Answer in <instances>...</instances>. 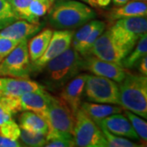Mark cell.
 Segmentation results:
<instances>
[{
  "instance_id": "cell-9",
  "label": "cell",
  "mask_w": 147,
  "mask_h": 147,
  "mask_svg": "<svg viewBox=\"0 0 147 147\" xmlns=\"http://www.w3.org/2000/svg\"><path fill=\"white\" fill-rule=\"evenodd\" d=\"M127 54L126 50L117 43L108 29L97 38L88 55H92L101 60L121 65L122 60Z\"/></svg>"
},
{
  "instance_id": "cell-40",
  "label": "cell",
  "mask_w": 147,
  "mask_h": 147,
  "mask_svg": "<svg viewBox=\"0 0 147 147\" xmlns=\"http://www.w3.org/2000/svg\"><path fill=\"white\" fill-rule=\"evenodd\" d=\"M50 1H51V3H53H53H54V2H55V0H50Z\"/></svg>"
},
{
  "instance_id": "cell-16",
  "label": "cell",
  "mask_w": 147,
  "mask_h": 147,
  "mask_svg": "<svg viewBox=\"0 0 147 147\" xmlns=\"http://www.w3.org/2000/svg\"><path fill=\"white\" fill-rule=\"evenodd\" d=\"M42 25L33 24L25 20H17L0 30V35L21 42L28 40L41 30Z\"/></svg>"
},
{
  "instance_id": "cell-11",
  "label": "cell",
  "mask_w": 147,
  "mask_h": 147,
  "mask_svg": "<svg viewBox=\"0 0 147 147\" xmlns=\"http://www.w3.org/2000/svg\"><path fill=\"white\" fill-rule=\"evenodd\" d=\"M83 70L112 79L118 84L123 79L127 72V69L119 64L104 61L92 55L83 57Z\"/></svg>"
},
{
  "instance_id": "cell-35",
  "label": "cell",
  "mask_w": 147,
  "mask_h": 147,
  "mask_svg": "<svg viewBox=\"0 0 147 147\" xmlns=\"http://www.w3.org/2000/svg\"><path fill=\"white\" fill-rule=\"evenodd\" d=\"M111 2L112 0H95L96 7H101V8H105L108 7L111 3Z\"/></svg>"
},
{
  "instance_id": "cell-19",
  "label": "cell",
  "mask_w": 147,
  "mask_h": 147,
  "mask_svg": "<svg viewBox=\"0 0 147 147\" xmlns=\"http://www.w3.org/2000/svg\"><path fill=\"white\" fill-rule=\"evenodd\" d=\"M19 126L25 131L47 135L48 125L44 118L32 111H22L19 118Z\"/></svg>"
},
{
  "instance_id": "cell-15",
  "label": "cell",
  "mask_w": 147,
  "mask_h": 147,
  "mask_svg": "<svg viewBox=\"0 0 147 147\" xmlns=\"http://www.w3.org/2000/svg\"><path fill=\"white\" fill-rule=\"evenodd\" d=\"M52 95L44 89L29 92L19 97L21 111H32L45 118Z\"/></svg>"
},
{
  "instance_id": "cell-23",
  "label": "cell",
  "mask_w": 147,
  "mask_h": 147,
  "mask_svg": "<svg viewBox=\"0 0 147 147\" xmlns=\"http://www.w3.org/2000/svg\"><path fill=\"white\" fill-rule=\"evenodd\" d=\"M52 6L41 0H32L28 7V15L26 21L33 24H38L39 18L45 16L49 11Z\"/></svg>"
},
{
  "instance_id": "cell-30",
  "label": "cell",
  "mask_w": 147,
  "mask_h": 147,
  "mask_svg": "<svg viewBox=\"0 0 147 147\" xmlns=\"http://www.w3.org/2000/svg\"><path fill=\"white\" fill-rule=\"evenodd\" d=\"M21 127L12 119L0 125V135L11 140L18 141L21 135Z\"/></svg>"
},
{
  "instance_id": "cell-10",
  "label": "cell",
  "mask_w": 147,
  "mask_h": 147,
  "mask_svg": "<svg viewBox=\"0 0 147 147\" xmlns=\"http://www.w3.org/2000/svg\"><path fill=\"white\" fill-rule=\"evenodd\" d=\"M74 32L71 30H57L53 32V35L43 55L36 61L32 62L33 70L39 71L44 68L46 64L52 59L59 56L71 47Z\"/></svg>"
},
{
  "instance_id": "cell-8",
  "label": "cell",
  "mask_w": 147,
  "mask_h": 147,
  "mask_svg": "<svg viewBox=\"0 0 147 147\" xmlns=\"http://www.w3.org/2000/svg\"><path fill=\"white\" fill-rule=\"evenodd\" d=\"M44 119L48 125V131L65 132L73 135L75 114L60 96L52 95Z\"/></svg>"
},
{
  "instance_id": "cell-27",
  "label": "cell",
  "mask_w": 147,
  "mask_h": 147,
  "mask_svg": "<svg viewBox=\"0 0 147 147\" xmlns=\"http://www.w3.org/2000/svg\"><path fill=\"white\" fill-rule=\"evenodd\" d=\"M102 133L104 135L105 141L107 142V147H138L141 146L135 142H131L130 140L124 138L123 137H119L111 133L108 130H106L105 127H100Z\"/></svg>"
},
{
  "instance_id": "cell-24",
  "label": "cell",
  "mask_w": 147,
  "mask_h": 147,
  "mask_svg": "<svg viewBox=\"0 0 147 147\" xmlns=\"http://www.w3.org/2000/svg\"><path fill=\"white\" fill-rule=\"evenodd\" d=\"M105 28H106V24L105 21H99V23L97 24V26L95 27L92 31L90 33L89 35L86 38V39L84 42L77 47L76 51L82 57H86L88 54L90 48L93 45L95 41L97 39V38L100 36L103 32L105 31Z\"/></svg>"
},
{
  "instance_id": "cell-32",
  "label": "cell",
  "mask_w": 147,
  "mask_h": 147,
  "mask_svg": "<svg viewBox=\"0 0 147 147\" xmlns=\"http://www.w3.org/2000/svg\"><path fill=\"white\" fill-rule=\"evenodd\" d=\"M20 42L0 35V61Z\"/></svg>"
},
{
  "instance_id": "cell-5",
  "label": "cell",
  "mask_w": 147,
  "mask_h": 147,
  "mask_svg": "<svg viewBox=\"0 0 147 147\" xmlns=\"http://www.w3.org/2000/svg\"><path fill=\"white\" fill-rule=\"evenodd\" d=\"M73 137L74 146L107 147L100 127L81 108L75 112Z\"/></svg>"
},
{
  "instance_id": "cell-36",
  "label": "cell",
  "mask_w": 147,
  "mask_h": 147,
  "mask_svg": "<svg viewBox=\"0 0 147 147\" xmlns=\"http://www.w3.org/2000/svg\"><path fill=\"white\" fill-rule=\"evenodd\" d=\"M112 1L115 6H120L126 3L127 2H128L129 0H112Z\"/></svg>"
},
{
  "instance_id": "cell-28",
  "label": "cell",
  "mask_w": 147,
  "mask_h": 147,
  "mask_svg": "<svg viewBox=\"0 0 147 147\" xmlns=\"http://www.w3.org/2000/svg\"><path fill=\"white\" fill-rule=\"evenodd\" d=\"M99 23V21L97 20H91L88 22H87L86 24L83 25L82 26L79 27V30L76 32L75 34H74L73 38H72V47H74L75 50L77 49V47L84 42L86 39V38L89 35L91 32L94 30V28L97 24Z\"/></svg>"
},
{
  "instance_id": "cell-1",
  "label": "cell",
  "mask_w": 147,
  "mask_h": 147,
  "mask_svg": "<svg viewBox=\"0 0 147 147\" xmlns=\"http://www.w3.org/2000/svg\"><path fill=\"white\" fill-rule=\"evenodd\" d=\"M51 26L57 30L79 28L96 17L89 5L78 0H57L48 11Z\"/></svg>"
},
{
  "instance_id": "cell-6",
  "label": "cell",
  "mask_w": 147,
  "mask_h": 147,
  "mask_svg": "<svg viewBox=\"0 0 147 147\" xmlns=\"http://www.w3.org/2000/svg\"><path fill=\"white\" fill-rule=\"evenodd\" d=\"M84 94L91 102L119 105V85L105 77L88 74Z\"/></svg>"
},
{
  "instance_id": "cell-25",
  "label": "cell",
  "mask_w": 147,
  "mask_h": 147,
  "mask_svg": "<svg viewBox=\"0 0 147 147\" xmlns=\"http://www.w3.org/2000/svg\"><path fill=\"white\" fill-rule=\"evenodd\" d=\"M17 20H21L12 8L9 0H0V30Z\"/></svg>"
},
{
  "instance_id": "cell-37",
  "label": "cell",
  "mask_w": 147,
  "mask_h": 147,
  "mask_svg": "<svg viewBox=\"0 0 147 147\" xmlns=\"http://www.w3.org/2000/svg\"><path fill=\"white\" fill-rule=\"evenodd\" d=\"M83 2H85L88 5H89L92 7H96V3H95V0H81Z\"/></svg>"
},
{
  "instance_id": "cell-14",
  "label": "cell",
  "mask_w": 147,
  "mask_h": 147,
  "mask_svg": "<svg viewBox=\"0 0 147 147\" xmlns=\"http://www.w3.org/2000/svg\"><path fill=\"white\" fill-rule=\"evenodd\" d=\"M96 124L99 127H105L106 130L115 135L135 141H140V138L133 129L130 121L121 113L108 116L96 122Z\"/></svg>"
},
{
  "instance_id": "cell-41",
  "label": "cell",
  "mask_w": 147,
  "mask_h": 147,
  "mask_svg": "<svg viewBox=\"0 0 147 147\" xmlns=\"http://www.w3.org/2000/svg\"><path fill=\"white\" fill-rule=\"evenodd\" d=\"M137 1H143V2H146V0H137Z\"/></svg>"
},
{
  "instance_id": "cell-26",
  "label": "cell",
  "mask_w": 147,
  "mask_h": 147,
  "mask_svg": "<svg viewBox=\"0 0 147 147\" xmlns=\"http://www.w3.org/2000/svg\"><path fill=\"white\" fill-rule=\"evenodd\" d=\"M125 114L127 119L130 121L133 129L137 132L140 140H142L143 144H146L147 141V123L144 119L140 118V116L127 110H123Z\"/></svg>"
},
{
  "instance_id": "cell-4",
  "label": "cell",
  "mask_w": 147,
  "mask_h": 147,
  "mask_svg": "<svg viewBox=\"0 0 147 147\" xmlns=\"http://www.w3.org/2000/svg\"><path fill=\"white\" fill-rule=\"evenodd\" d=\"M109 28L117 43L129 53L147 31L146 16L123 18Z\"/></svg>"
},
{
  "instance_id": "cell-17",
  "label": "cell",
  "mask_w": 147,
  "mask_h": 147,
  "mask_svg": "<svg viewBox=\"0 0 147 147\" xmlns=\"http://www.w3.org/2000/svg\"><path fill=\"white\" fill-rule=\"evenodd\" d=\"M146 2L131 0L120 6H115L111 8L106 14L108 21L110 22L129 17L146 16Z\"/></svg>"
},
{
  "instance_id": "cell-7",
  "label": "cell",
  "mask_w": 147,
  "mask_h": 147,
  "mask_svg": "<svg viewBox=\"0 0 147 147\" xmlns=\"http://www.w3.org/2000/svg\"><path fill=\"white\" fill-rule=\"evenodd\" d=\"M27 43V40H21L0 61L1 77L30 78L32 68Z\"/></svg>"
},
{
  "instance_id": "cell-3",
  "label": "cell",
  "mask_w": 147,
  "mask_h": 147,
  "mask_svg": "<svg viewBox=\"0 0 147 147\" xmlns=\"http://www.w3.org/2000/svg\"><path fill=\"white\" fill-rule=\"evenodd\" d=\"M46 69L48 79L57 86H63L81 70H83V57L74 47L49 61Z\"/></svg>"
},
{
  "instance_id": "cell-21",
  "label": "cell",
  "mask_w": 147,
  "mask_h": 147,
  "mask_svg": "<svg viewBox=\"0 0 147 147\" xmlns=\"http://www.w3.org/2000/svg\"><path fill=\"white\" fill-rule=\"evenodd\" d=\"M147 54V37L146 34L139 39V41L133 47L130 53L121 61V65L125 69H130L137 66L142 57Z\"/></svg>"
},
{
  "instance_id": "cell-12",
  "label": "cell",
  "mask_w": 147,
  "mask_h": 147,
  "mask_svg": "<svg viewBox=\"0 0 147 147\" xmlns=\"http://www.w3.org/2000/svg\"><path fill=\"white\" fill-rule=\"evenodd\" d=\"M87 76L88 74L85 73L77 74L66 83L60 93V97L67 103L74 114L80 108Z\"/></svg>"
},
{
  "instance_id": "cell-13",
  "label": "cell",
  "mask_w": 147,
  "mask_h": 147,
  "mask_svg": "<svg viewBox=\"0 0 147 147\" xmlns=\"http://www.w3.org/2000/svg\"><path fill=\"white\" fill-rule=\"evenodd\" d=\"M1 77V76H0ZM2 96L18 98L23 94L36 90L44 89V86L30 78L1 77Z\"/></svg>"
},
{
  "instance_id": "cell-31",
  "label": "cell",
  "mask_w": 147,
  "mask_h": 147,
  "mask_svg": "<svg viewBox=\"0 0 147 147\" xmlns=\"http://www.w3.org/2000/svg\"><path fill=\"white\" fill-rule=\"evenodd\" d=\"M12 8L21 20L26 21L28 7L32 0H9Z\"/></svg>"
},
{
  "instance_id": "cell-22",
  "label": "cell",
  "mask_w": 147,
  "mask_h": 147,
  "mask_svg": "<svg viewBox=\"0 0 147 147\" xmlns=\"http://www.w3.org/2000/svg\"><path fill=\"white\" fill-rule=\"evenodd\" d=\"M47 147H71L74 146V137L72 134L65 132L48 131L46 135Z\"/></svg>"
},
{
  "instance_id": "cell-2",
  "label": "cell",
  "mask_w": 147,
  "mask_h": 147,
  "mask_svg": "<svg viewBox=\"0 0 147 147\" xmlns=\"http://www.w3.org/2000/svg\"><path fill=\"white\" fill-rule=\"evenodd\" d=\"M119 105L146 119L147 77L134 74L127 70L125 77L119 83Z\"/></svg>"
},
{
  "instance_id": "cell-34",
  "label": "cell",
  "mask_w": 147,
  "mask_h": 147,
  "mask_svg": "<svg viewBox=\"0 0 147 147\" xmlns=\"http://www.w3.org/2000/svg\"><path fill=\"white\" fill-rule=\"evenodd\" d=\"M138 69L142 75H147V57L145 56L138 63Z\"/></svg>"
},
{
  "instance_id": "cell-33",
  "label": "cell",
  "mask_w": 147,
  "mask_h": 147,
  "mask_svg": "<svg viewBox=\"0 0 147 147\" xmlns=\"http://www.w3.org/2000/svg\"><path fill=\"white\" fill-rule=\"evenodd\" d=\"M23 146L21 142L11 140L0 135V147H21Z\"/></svg>"
},
{
  "instance_id": "cell-20",
  "label": "cell",
  "mask_w": 147,
  "mask_h": 147,
  "mask_svg": "<svg viewBox=\"0 0 147 147\" xmlns=\"http://www.w3.org/2000/svg\"><path fill=\"white\" fill-rule=\"evenodd\" d=\"M53 30L45 28L32 37L28 44V52L30 60L32 62L36 61L43 55L46 51L48 43L53 35Z\"/></svg>"
},
{
  "instance_id": "cell-29",
  "label": "cell",
  "mask_w": 147,
  "mask_h": 147,
  "mask_svg": "<svg viewBox=\"0 0 147 147\" xmlns=\"http://www.w3.org/2000/svg\"><path fill=\"white\" fill-rule=\"evenodd\" d=\"M19 139L21 140V144H24L22 145L23 146L42 147L44 146L46 143V135L33 133L22 129Z\"/></svg>"
},
{
  "instance_id": "cell-18",
  "label": "cell",
  "mask_w": 147,
  "mask_h": 147,
  "mask_svg": "<svg viewBox=\"0 0 147 147\" xmlns=\"http://www.w3.org/2000/svg\"><path fill=\"white\" fill-rule=\"evenodd\" d=\"M80 108L96 123L108 116L122 113L123 110V107L119 105L95 103L91 101L81 102Z\"/></svg>"
},
{
  "instance_id": "cell-38",
  "label": "cell",
  "mask_w": 147,
  "mask_h": 147,
  "mask_svg": "<svg viewBox=\"0 0 147 147\" xmlns=\"http://www.w3.org/2000/svg\"><path fill=\"white\" fill-rule=\"evenodd\" d=\"M41 1H42V2H44V3H47V4H49V5H53V3H51V1L50 0H41Z\"/></svg>"
},
{
  "instance_id": "cell-39",
  "label": "cell",
  "mask_w": 147,
  "mask_h": 147,
  "mask_svg": "<svg viewBox=\"0 0 147 147\" xmlns=\"http://www.w3.org/2000/svg\"><path fill=\"white\" fill-rule=\"evenodd\" d=\"M0 96H2V83H1V77H0Z\"/></svg>"
}]
</instances>
